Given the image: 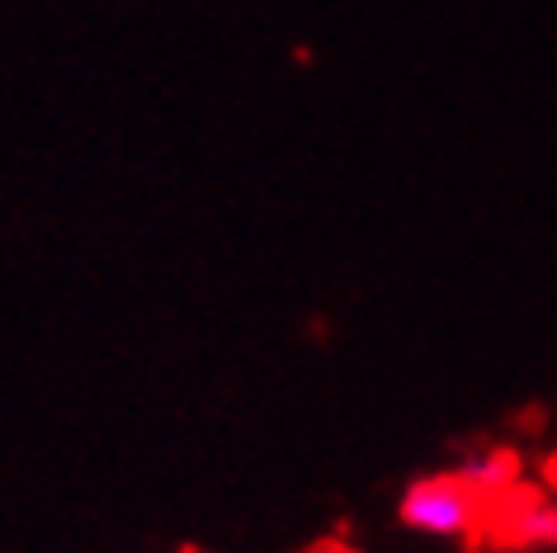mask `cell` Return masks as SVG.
I'll list each match as a JSON object with an SVG mask.
<instances>
[{
	"label": "cell",
	"mask_w": 557,
	"mask_h": 553,
	"mask_svg": "<svg viewBox=\"0 0 557 553\" xmlns=\"http://www.w3.org/2000/svg\"><path fill=\"white\" fill-rule=\"evenodd\" d=\"M548 478H553V488H557V459L548 464Z\"/></svg>",
	"instance_id": "cell-2"
},
{
	"label": "cell",
	"mask_w": 557,
	"mask_h": 553,
	"mask_svg": "<svg viewBox=\"0 0 557 553\" xmlns=\"http://www.w3.org/2000/svg\"><path fill=\"white\" fill-rule=\"evenodd\" d=\"M478 516H482L478 488L458 474L421 478L401 496V525L430 539H463L478 530Z\"/></svg>",
	"instance_id": "cell-1"
}]
</instances>
